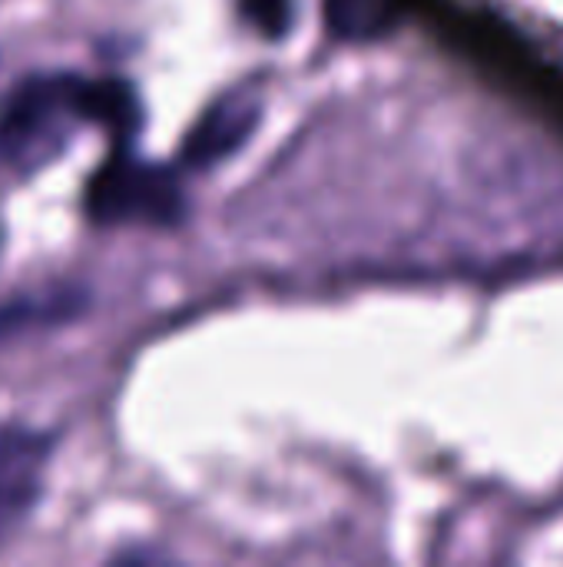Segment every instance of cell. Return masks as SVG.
I'll use <instances>...</instances> for the list:
<instances>
[{
	"label": "cell",
	"mask_w": 563,
	"mask_h": 567,
	"mask_svg": "<svg viewBox=\"0 0 563 567\" xmlns=\"http://www.w3.org/2000/svg\"><path fill=\"white\" fill-rule=\"evenodd\" d=\"M80 106H83V120L90 126H100L113 143L133 140L139 133V126H143L139 100H136L133 83L116 80V76H103V80H86L83 76Z\"/></svg>",
	"instance_id": "cell-5"
},
{
	"label": "cell",
	"mask_w": 563,
	"mask_h": 567,
	"mask_svg": "<svg viewBox=\"0 0 563 567\" xmlns=\"http://www.w3.org/2000/svg\"><path fill=\"white\" fill-rule=\"evenodd\" d=\"M83 309H86V292L73 286H53L43 292L17 296L0 306V342L23 336L30 329L73 322Z\"/></svg>",
	"instance_id": "cell-6"
},
{
	"label": "cell",
	"mask_w": 563,
	"mask_h": 567,
	"mask_svg": "<svg viewBox=\"0 0 563 567\" xmlns=\"http://www.w3.org/2000/svg\"><path fill=\"white\" fill-rule=\"evenodd\" d=\"M53 439L33 429H0V545L13 538L43 498Z\"/></svg>",
	"instance_id": "cell-3"
},
{
	"label": "cell",
	"mask_w": 563,
	"mask_h": 567,
	"mask_svg": "<svg viewBox=\"0 0 563 567\" xmlns=\"http://www.w3.org/2000/svg\"><path fill=\"white\" fill-rule=\"evenodd\" d=\"M83 76L46 73L23 80L0 106V159L40 166L86 123L80 106Z\"/></svg>",
	"instance_id": "cell-1"
},
{
	"label": "cell",
	"mask_w": 563,
	"mask_h": 567,
	"mask_svg": "<svg viewBox=\"0 0 563 567\" xmlns=\"http://www.w3.org/2000/svg\"><path fill=\"white\" fill-rule=\"evenodd\" d=\"M259 116H262V106L246 93H229L216 100L189 130L183 143V163L192 169L219 166L222 159H229L236 150L249 143V136L259 126Z\"/></svg>",
	"instance_id": "cell-4"
},
{
	"label": "cell",
	"mask_w": 563,
	"mask_h": 567,
	"mask_svg": "<svg viewBox=\"0 0 563 567\" xmlns=\"http://www.w3.org/2000/svg\"><path fill=\"white\" fill-rule=\"evenodd\" d=\"M86 216L100 226H176L186 216V193L169 166L116 150L86 183Z\"/></svg>",
	"instance_id": "cell-2"
},
{
	"label": "cell",
	"mask_w": 563,
	"mask_h": 567,
	"mask_svg": "<svg viewBox=\"0 0 563 567\" xmlns=\"http://www.w3.org/2000/svg\"><path fill=\"white\" fill-rule=\"evenodd\" d=\"M239 7L246 23L259 30L265 40H282L292 30L295 0H239Z\"/></svg>",
	"instance_id": "cell-8"
},
{
	"label": "cell",
	"mask_w": 563,
	"mask_h": 567,
	"mask_svg": "<svg viewBox=\"0 0 563 567\" xmlns=\"http://www.w3.org/2000/svg\"><path fill=\"white\" fill-rule=\"evenodd\" d=\"M329 27L342 37H372L385 27L382 0H325Z\"/></svg>",
	"instance_id": "cell-7"
}]
</instances>
